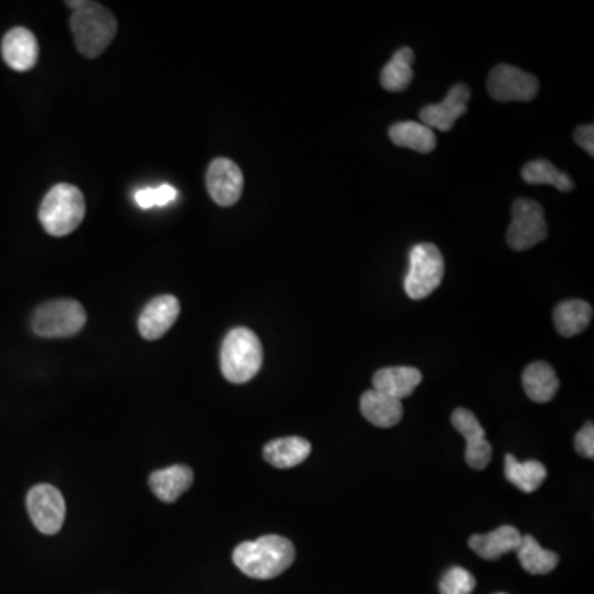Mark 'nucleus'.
Wrapping results in <instances>:
<instances>
[{
	"label": "nucleus",
	"mask_w": 594,
	"mask_h": 594,
	"mask_svg": "<svg viewBox=\"0 0 594 594\" xmlns=\"http://www.w3.org/2000/svg\"><path fill=\"white\" fill-rule=\"evenodd\" d=\"M522 383L528 398L535 403H548L560 388L557 372L545 362L530 363L522 375Z\"/></svg>",
	"instance_id": "aec40b11"
},
{
	"label": "nucleus",
	"mask_w": 594,
	"mask_h": 594,
	"mask_svg": "<svg viewBox=\"0 0 594 594\" xmlns=\"http://www.w3.org/2000/svg\"><path fill=\"white\" fill-rule=\"evenodd\" d=\"M360 411L372 425L393 428L403 418V403L377 390H368L360 398Z\"/></svg>",
	"instance_id": "f3484780"
},
{
	"label": "nucleus",
	"mask_w": 594,
	"mask_h": 594,
	"mask_svg": "<svg viewBox=\"0 0 594 594\" xmlns=\"http://www.w3.org/2000/svg\"><path fill=\"white\" fill-rule=\"evenodd\" d=\"M413 62H415V53L408 47L396 50L392 60L385 65L382 70V86L387 91L398 93L405 91L413 81Z\"/></svg>",
	"instance_id": "393cba45"
},
{
	"label": "nucleus",
	"mask_w": 594,
	"mask_h": 594,
	"mask_svg": "<svg viewBox=\"0 0 594 594\" xmlns=\"http://www.w3.org/2000/svg\"><path fill=\"white\" fill-rule=\"evenodd\" d=\"M469 99H471L469 86L462 83L454 85L441 103L428 104L421 109V124H425L429 129L451 131L462 114H466Z\"/></svg>",
	"instance_id": "f8f14e48"
},
{
	"label": "nucleus",
	"mask_w": 594,
	"mask_h": 594,
	"mask_svg": "<svg viewBox=\"0 0 594 594\" xmlns=\"http://www.w3.org/2000/svg\"><path fill=\"white\" fill-rule=\"evenodd\" d=\"M312 446L299 436L274 439L264 446V459L278 469L296 467L311 456Z\"/></svg>",
	"instance_id": "6ab92c4d"
},
{
	"label": "nucleus",
	"mask_w": 594,
	"mask_h": 594,
	"mask_svg": "<svg viewBox=\"0 0 594 594\" xmlns=\"http://www.w3.org/2000/svg\"><path fill=\"white\" fill-rule=\"evenodd\" d=\"M27 510L38 532L55 535L65 522L66 504L62 492L50 484H38L27 495Z\"/></svg>",
	"instance_id": "6e6552de"
},
{
	"label": "nucleus",
	"mask_w": 594,
	"mask_h": 594,
	"mask_svg": "<svg viewBox=\"0 0 594 594\" xmlns=\"http://www.w3.org/2000/svg\"><path fill=\"white\" fill-rule=\"evenodd\" d=\"M70 25L76 48L86 58L99 57L118 32L114 15L96 2H86L81 9L73 10Z\"/></svg>",
	"instance_id": "7ed1b4c3"
},
{
	"label": "nucleus",
	"mask_w": 594,
	"mask_h": 594,
	"mask_svg": "<svg viewBox=\"0 0 594 594\" xmlns=\"http://www.w3.org/2000/svg\"><path fill=\"white\" fill-rule=\"evenodd\" d=\"M505 477L510 484L527 494L537 491L547 479V467L542 462H520L512 454L505 456Z\"/></svg>",
	"instance_id": "5701e85b"
},
{
	"label": "nucleus",
	"mask_w": 594,
	"mask_h": 594,
	"mask_svg": "<svg viewBox=\"0 0 594 594\" xmlns=\"http://www.w3.org/2000/svg\"><path fill=\"white\" fill-rule=\"evenodd\" d=\"M194 482V472L187 466H170L156 471L149 477V486L157 499L172 504L185 491H189Z\"/></svg>",
	"instance_id": "a211bd4d"
},
{
	"label": "nucleus",
	"mask_w": 594,
	"mask_h": 594,
	"mask_svg": "<svg viewBox=\"0 0 594 594\" xmlns=\"http://www.w3.org/2000/svg\"><path fill=\"white\" fill-rule=\"evenodd\" d=\"M243 172L235 162L225 157L215 159L207 172L208 194L220 207L235 205L243 194Z\"/></svg>",
	"instance_id": "9d476101"
},
{
	"label": "nucleus",
	"mask_w": 594,
	"mask_h": 594,
	"mask_svg": "<svg viewBox=\"0 0 594 594\" xmlns=\"http://www.w3.org/2000/svg\"><path fill=\"white\" fill-rule=\"evenodd\" d=\"M85 4V0H78V2H66V5H68V7H71V9L73 10L81 9V7H83V5Z\"/></svg>",
	"instance_id": "7c9ffc66"
},
{
	"label": "nucleus",
	"mask_w": 594,
	"mask_h": 594,
	"mask_svg": "<svg viewBox=\"0 0 594 594\" xmlns=\"http://www.w3.org/2000/svg\"><path fill=\"white\" fill-rule=\"evenodd\" d=\"M538 83L535 76L517 66L499 65L489 75L487 90L495 101H532L537 96Z\"/></svg>",
	"instance_id": "1a4fd4ad"
},
{
	"label": "nucleus",
	"mask_w": 594,
	"mask_h": 594,
	"mask_svg": "<svg viewBox=\"0 0 594 594\" xmlns=\"http://www.w3.org/2000/svg\"><path fill=\"white\" fill-rule=\"evenodd\" d=\"M85 324V309L80 302L73 299L45 302L38 307L32 319L33 332L45 339L73 337Z\"/></svg>",
	"instance_id": "423d86ee"
},
{
	"label": "nucleus",
	"mask_w": 594,
	"mask_h": 594,
	"mask_svg": "<svg viewBox=\"0 0 594 594\" xmlns=\"http://www.w3.org/2000/svg\"><path fill=\"white\" fill-rule=\"evenodd\" d=\"M85 213L81 190L75 185L58 184L43 198L38 218L48 235L66 236L80 227Z\"/></svg>",
	"instance_id": "20e7f679"
},
{
	"label": "nucleus",
	"mask_w": 594,
	"mask_h": 594,
	"mask_svg": "<svg viewBox=\"0 0 594 594\" xmlns=\"http://www.w3.org/2000/svg\"><path fill=\"white\" fill-rule=\"evenodd\" d=\"M451 423L466 438L467 464L476 471L486 469L492 459V446L476 415L466 408H458L451 416Z\"/></svg>",
	"instance_id": "9b49d317"
},
{
	"label": "nucleus",
	"mask_w": 594,
	"mask_h": 594,
	"mask_svg": "<svg viewBox=\"0 0 594 594\" xmlns=\"http://www.w3.org/2000/svg\"><path fill=\"white\" fill-rule=\"evenodd\" d=\"M296 550L288 538L264 535L255 542L238 545L233 561L241 573L255 580H273L293 565Z\"/></svg>",
	"instance_id": "f257e3e1"
},
{
	"label": "nucleus",
	"mask_w": 594,
	"mask_h": 594,
	"mask_svg": "<svg viewBox=\"0 0 594 594\" xmlns=\"http://www.w3.org/2000/svg\"><path fill=\"white\" fill-rule=\"evenodd\" d=\"M497 594H505V593H497Z\"/></svg>",
	"instance_id": "2f4dec72"
},
{
	"label": "nucleus",
	"mask_w": 594,
	"mask_h": 594,
	"mask_svg": "<svg viewBox=\"0 0 594 594\" xmlns=\"http://www.w3.org/2000/svg\"><path fill=\"white\" fill-rule=\"evenodd\" d=\"M522 533L512 525L495 528L484 535H472L469 547L472 552L487 561L499 560L505 553L515 552L519 548Z\"/></svg>",
	"instance_id": "2eb2a0df"
},
{
	"label": "nucleus",
	"mask_w": 594,
	"mask_h": 594,
	"mask_svg": "<svg viewBox=\"0 0 594 594\" xmlns=\"http://www.w3.org/2000/svg\"><path fill=\"white\" fill-rule=\"evenodd\" d=\"M593 319V307L581 299L563 301L555 307L553 321L563 337H575L585 332Z\"/></svg>",
	"instance_id": "412c9836"
},
{
	"label": "nucleus",
	"mask_w": 594,
	"mask_h": 594,
	"mask_svg": "<svg viewBox=\"0 0 594 594\" xmlns=\"http://www.w3.org/2000/svg\"><path fill=\"white\" fill-rule=\"evenodd\" d=\"M421 380L423 375L415 367L382 368L373 375V390L401 401L415 392Z\"/></svg>",
	"instance_id": "dca6fc26"
},
{
	"label": "nucleus",
	"mask_w": 594,
	"mask_h": 594,
	"mask_svg": "<svg viewBox=\"0 0 594 594\" xmlns=\"http://www.w3.org/2000/svg\"><path fill=\"white\" fill-rule=\"evenodd\" d=\"M575 141L581 149H585L591 157L594 156V128L591 124L580 126L575 131Z\"/></svg>",
	"instance_id": "c756f323"
},
{
	"label": "nucleus",
	"mask_w": 594,
	"mask_h": 594,
	"mask_svg": "<svg viewBox=\"0 0 594 594\" xmlns=\"http://www.w3.org/2000/svg\"><path fill=\"white\" fill-rule=\"evenodd\" d=\"M575 448L583 458L593 459L594 456V428L593 423L583 426L580 433L576 434Z\"/></svg>",
	"instance_id": "c85d7f7f"
},
{
	"label": "nucleus",
	"mask_w": 594,
	"mask_h": 594,
	"mask_svg": "<svg viewBox=\"0 0 594 594\" xmlns=\"http://www.w3.org/2000/svg\"><path fill=\"white\" fill-rule=\"evenodd\" d=\"M388 136L395 146L405 147L421 154H429L436 147V134L433 129L416 121L393 124L392 128L388 129Z\"/></svg>",
	"instance_id": "4be33fe9"
},
{
	"label": "nucleus",
	"mask_w": 594,
	"mask_h": 594,
	"mask_svg": "<svg viewBox=\"0 0 594 594\" xmlns=\"http://www.w3.org/2000/svg\"><path fill=\"white\" fill-rule=\"evenodd\" d=\"M522 179L530 185H553L560 192H570L575 187L570 175L558 170L547 159L528 162L522 169Z\"/></svg>",
	"instance_id": "a878e982"
},
{
	"label": "nucleus",
	"mask_w": 594,
	"mask_h": 594,
	"mask_svg": "<svg viewBox=\"0 0 594 594\" xmlns=\"http://www.w3.org/2000/svg\"><path fill=\"white\" fill-rule=\"evenodd\" d=\"M2 57L12 70L20 73L32 70L38 60L37 38L24 27L9 30L2 40Z\"/></svg>",
	"instance_id": "4468645a"
},
{
	"label": "nucleus",
	"mask_w": 594,
	"mask_h": 594,
	"mask_svg": "<svg viewBox=\"0 0 594 594\" xmlns=\"http://www.w3.org/2000/svg\"><path fill=\"white\" fill-rule=\"evenodd\" d=\"M476 588V578L461 566H453L439 581L441 594H471Z\"/></svg>",
	"instance_id": "bb28decb"
},
{
	"label": "nucleus",
	"mask_w": 594,
	"mask_h": 594,
	"mask_svg": "<svg viewBox=\"0 0 594 594\" xmlns=\"http://www.w3.org/2000/svg\"><path fill=\"white\" fill-rule=\"evenodd\" d=\"M177 195H179V192L172 185L164 184L161 187H157V189L139 190L134 195V200H136L139 207L147 210V208L152 207H165L170 202H174Z\"/></svg>",
	"instance_id": "cd10ccee"
},
{
	"label": "nucleus",
	"mask_w": 594,
	"mask_h": 594,
	"mask_svg": "<svg viewBox=\"0 0 594 594\" xmlns=\"http://www.w3.org/2000/svg\"><path fill=\"white\" fill-rule=\"evenodd\" d=\"M548 236L547 220L540 203L519 198L512 205V223L507 230V245L515 251L530 250Z\"/></svg>",
	"instance_id": "0eeeda50"
},
{
	"label": "nucleus",
	"mask_w": 594,
	"mask_h": 594,
	"mask_svg": "<svg viewBox=\"0 0 594 594\" xmlns=\"http://www.w3.org/2000/svg\"><path fill=\"white\" fill-rule=\"evenodd\" d=\"M520 565L530 575H548L558 566L557 553L545 550L532 535H524L517 550Z\"/></svg>",
	"instance_id": "b1692460"
},
{
	"label": "nucleus",
	"mask_w": 594,
	"mask_h": 594,
	"mask_svg": "<svg viewBox=\"0 0 594 594\" xmlns=\"http://www.w3.org/2000/svg\"><path fill=\"white\" fill-rule=\"evenodd\" d=\"M180 314V304L177 297L165 296L154 297L139 316V332L146 340L161 339L167 334V330L174 326Z\"/></svg>",
	"instance_id": "ddd939ff"
},
{
	"label": "nucleus",
	"mask_w": 594,
	"mask_h": 594,
	"mask_svg": "<svg viewBox=\"0 0 594 594\" xmlns=\"http://www.w3.org/2000/svg\"><path fill=\"white\" fill-rule=\"evenodd\" d=\"M220 363L228 382L241 385L253 380L263 365V345L258 335L248 327L230 330L223 340Z\"/></svg>",
	"instance_id": "f03ea898"
},
{
	"label": "nucleus",
	"mask_w": 594,
	"mask_h": 594,
	"mask_svg": "<svg viewBox=\"0 0 594 594\" xmlns=\"http://www.w3.org/2000/svg\"><path fill=\"white\" fill-rule=\"evenodd\" d=\"M444 258L438 246L420 243L410 251V269L406 273L405 291L413 301L433 294L443 283Z\"/></svg>",
	"instance_id": "39448f33"
}]
</instances>
